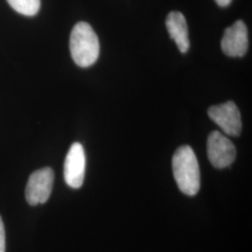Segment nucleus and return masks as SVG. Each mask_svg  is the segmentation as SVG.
<instances>
[{
  "label": "nucleus",
  "mask_w": 252,
  "mask_h": 252,
  "mask_svg": "<svg viewBox=\"0 0 252 252\" xmlns=\"http://www.w3.org/2000/svg\"><path fill=\"white\" fill-rule=\"evenodd\" d=\"M86 157L82 145L75 142L66 154L63 165L65 183L73 189L81 188L84 181Z\"/></svg>",
  "instance_id": "6"
},
{
  "label": "nucleus",
  "mask_w": 252,
  "mask_h": 252,
  "mask_svg": "<svg viewBox=\"0 0 252 252\" xmlns=\"http://www.w3.org/2000/svg\"><path fill=\"white\" fill-rule=\"evenodd\" d=\"M207 156L215 168H226L235 160V147L223 134L213 131L207 138Z\"/></svg>",
  "instance_id": "4"
},
{
  "label": "nucleus",
  "mask_w": 252,
  "mask_h": 252,
  "mask_svg": "<svg viewBox=\"0 0 252 252\" xmlns=\"http://www.w3.org/2000/svg\"><path fill=\"white\" fill-rule=\"evenodd\" d=\"M208 116L227 135L238 136L242 131L241 114L232 101L208 108Z\"/></svg>",
  "instance_id": "5"
},
{
  "label": "nucleus",
  "mask_w": 252,
  "mask_h": 252,
  "mask_svg": "<svg viewBox=\"0 0 252 252\" xmlns=\"http://www.w3.org/2000/svg\"><path fill=\"white\" fill-rule=\"evenodd\" d=\"M6 252V234H5V227L0 216V252Z\"/></svg>",
  "instance_id": "10"
},
{
  "label": "nucleus",
  "mask_w": 252,
  "mask_h": 252,
  "mask_svg": "<svg viewBox=\"0 0 252 252\" xmlns=\"http://www.w3.org/2000/svg\"><path fill=\"white\" fill-rule=\"evenodd\" d=\"M10 7L25 16H34L40 9V0H7Z\"/></svg>",
  "instance_id": "9"
},
{
  "label": "nucleus",
  "mask_w": 252,
  "mask_h": 252,
  "mask_svg": "<svg viewBox=\"0 0 252 252\" xmlns=\"http://www.w3.org/2000/svg\"><path fill=\"white\" fill-rule=\"evenodd\" d=\"M248 48V29L243 21L238 20L224 31L221 39V49L230 57H242L247 54Z\"/></svg>",
  "instance_id": "7"
},
{
  "label": "nucleus",
  "mask_w": 252,
  "mask_h": 252,
  "mask_svg": "<svg viewBox=\"0 0 252 252\" xmlns=\"http://www.w3.org/2000/svg\"><path fill=\"white\" fill-rule=\"evenodd\" d=\"M172 168L179 189L186 195L193 196L200 189V168L193 150L181 146L173 155Z\"/></svg>",
  "instance_id": "1"
},
{
  "label": "nucleus",
  "mask_w": 252,
  "mask_h": 252,
  "mask_svg": "<svg viewBox=\"0 0 252 252\" xmlns=\"http://www.w3.org/2000/svg\"><path fill=\"white\" fill-rule=\"evenodd\" d=\"M54 173L52 168L44 167L31 174L27 181L26 198L30 206L46 203L54 187Z\"/></svg>",
  "instance_id": "3"
},
{
  "label": "nucleus",
  "mask_w": 252,
  "mask_h": 252,
  "mask_svg": "<svg viewBox=\"0 0 252 252\" xmlns=\"http://www.w3.org/2000/svg\"><path fill=\"white\" fill-rule=\"evenodd\" d=\"M170 37L176 42L180 53L189 51V40L188 26L184 15L180 11H171L165 21Z\"/></svg>",
  "instance_id": "8"
},
{
  "label": "nucleus",
  "mask_w": 252,
  "mask_h": 252,
  "mask_svg": "<svg viewBox=\"0 0 252 252\" xmlns=\"http://www.w3.org/2000/svg\"><path fill=\"white\" fill-rule=\"evenodd\" d=\"M69 48L73 61L81 67H89L97 61L99 40L88 23L80 22L73 27Z\"/></svg>",
  "instance_id": "2"
},
{
  "label": "nucleus",
  "mask_w": 252,
  "mask_h": 252,
  "mask_svg": "<svg viewBox=\"0 0 252 252\" xmlns=\"http://www.w3.org/2000/svg\"><path fill=\"white\" fill-rule=\"evenodd\" d=\"M215 1H216L217 4L220 7H227L232 2V0H215Z\"/></svg>",
  "instance_id": "11"
}]
</instances>
